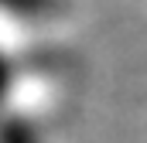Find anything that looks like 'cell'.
Here are the masks:
<instances>
[{
    "mask_svg": "<svg viewBox=\"0 0 147 143\" xmlns=\"http://www.w3.org/2000/svg\"><path fill=\"white\" fill-rule=\"evenodd\" d=\"M69 0H0V31H10L21 41L51 34L62 21H69Z\"/></svg>",
    "mask_w": 147,
    "mask_h": 143,
    "instance_id": "6da1fadb",
    "label": "cell"
}]
</instances>
